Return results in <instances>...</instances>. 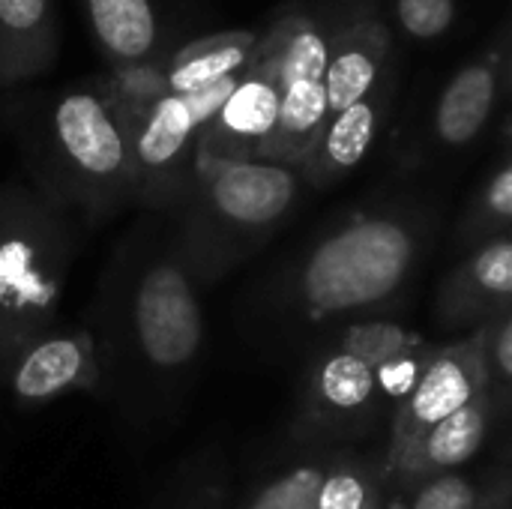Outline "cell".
<instances>
[{
    "instance_id": "4dcf8cb0",
    "label": "cell",
    "mask_w": 512,
    "mask_h": 509,
    "mask_svg": "<svg viewBox=\"0 0 512 509\" xmlns=\"http://www.w3.org/2000/svg\"><path fill=\"white\" fill-rule=\"evenodd\" d=\"M501 237H507V240H512V225H510V228H507V231H504V234H501Z\"/></svg>"
},
{
    "instance_id": "8992f818",
    "label": "cell",
    "mask_w": 512,
    "mask_h": 509,
    "mask_svg": "<svg viewBox=\"0 0 512 509\" xmlns=\"http://www.w3.org/2000/svg\"><path fill=\"white\" fill-rule=\"evenodd\" d=\"M240 75L189 96H162L147 111L123 117L135 174V204L147 213H171L195 180L198 141L234 93Z\"/></svg>"
},
{
    "instance_id": "e0dca14e",
    "label": "cell",
    "mask_w": 512,
    "mask_h": 509,
    "mask_svg": "<svg viewBox=\"0 0 512 509\" xmlns=\"http://www.w3.org/2000/svg\"><path fill=\"white\" fill-rule=\"evenodd\" d=\"M81 6L111 69L153 63L171 54L156 0H81Z\"/></svg>"
},
{
    "instance_id": "4316f807",
    "label": "cell",
    "mask_w": 512,
    "mask_h": 509,
    "mask_svg": "<svg viewBox=\"0 0 512 509\" xmlns=\"http://www.w3.org/2000/svg\"><path fill=\"white\" fill-rule=\"evenodd\" d=\"M486 369L489 384L501 402V408H512V309L489 321L486 327Z\"/></svg>"
},
{
    "instance_id": "9c48e42d",
    "label": "cell",
    "mask_w": 512,
    "mask_h": 509,
    "mask_svg": "<svg viewBox=\"0 0 512 509\" xmlns=\"http://www.w3.org/2000/svg\"><path fill=\"white\" fill-rule=\"evenodd\" d=\"M330 21V63L324 75L330 117L369 96L396 63V36L378 0L321 6Z\"/></svg>"
},
{
    "instance_id": "603a6c76",
    "label": "cell",
    "mask_w": 512,
    "mask_h": 509,
    "mask_svg": "<svg viewBox=\"0 0 512 509\" xmlns=\"http://www.w3.org/2000/svg\"><path fill=\"white\" fill-rule=\"evenodd\" d=\"M159 509H231V474L219 447L192 453L174 474Z\"/></svg>"
},
{
    "instance_id": "5b68a950",
    "label": "cell",
    "mask_w": 512,
    "mask_h": 509,
    "mask_svg": "<svg viewBox=\"0 0 512 509\" xmlns=\"http://www.w3.org/2000/svg\"><path fill=\"white\" fill-rule=\"evenodd\" d=\"M54 201L75 207L87 225H105L135 204L129 135L102 81L63 90L48 114Z\"/></svg>"
},
{
    "instance_id": "1f68e13d",
    "label": "cell",
    "mask_w": 512,
    "mask_h": 509,
    "mask_svg": "<svg viewBox=\"0 0 512 509\" xmlns=\"http://www.w3.org/2000/svg\"><path fill=\"white\" fill-rule=\"evenodd\" d=\"M333 3H342V0H324V6H333Z\"/></svg>"
},
{
    "instance_id": "2e32d148",
    "label": "cell",
    "mask_w": 512,
    "mask_h": 509,
    "mask_svg": "<svg viewBox=\"0 0 512 509\" xmlns=\"http://www.w3.org/2000/svg\"><path fill=\"white\" fill-rule=\"evenodd\" d=\"M330 63V21L321 9L288 6L261 33L252 54L255 69L267 72L279 90L297 81H324Z\"/></svg>"
},
{
    "instance_id": "484cf974",
    "label": "cell",
    "mask_w": 512,
    "mask_h": 509,
    "mask_svg": "<svg viewBox=\"0 0 512 509\" xmlns=\"http://www.w3.org/2000/svg\"><path fill=\"white\" fill-rule=\"evenodd\" d=\"M489 486L483 489L477 480L453 471L435 477L411 492V504L405 509H480L486 501Z\"/></svg>"
},
{
    "instance_id": "f1b7e54d",
    "label": "cell",
    "mask_w": 512,
    "mask_h": 509,
    "mask_svg": "<svg viewBox=\"0 0 512 509\" xmlns=\"http://www.w3.org/2000/svg\"><path fill=\"white\" fill-rule=\"evenodd\" d=\"M504 96L512 99V33L507 36V54H504Z\"/></svg>"
},
{
    "instance_id": "9a60e30c",
    "label": "cell",
    "mask_w": 512,
    "mask_h": 509,
    "mask_svg": "<svg viewBox=\"0 0 512 509\" xmlns=\"http://www.w3.org/2000/svg\"><path fill=\"white\" fill-rule=\"evenodd\" d=\"M279 105H282L279 84L267 72L249 66L240 75L234 93L204 126L198 141V156L234 159V162L261 159L279 117Z\"/></svg>"
},
{
    "instance_id": "30bf717a",
    "label": "cell",
    "mask_w": 512,
    "mask_h": 509,
    "mask_svg": "<svg viewBox=\"0 0 512 509\" xmlns=\"http://www.w3.org/2000/svg\"><path fill=\"white\" fill-rule=\"evenodd\" d=\"M3 393L18 411H39L69 393L102 396V360L90 327H51L12 363Z\"/></svg>"
},
{
    "instance_id": "f546056e",
    "label": "cell",
    "mask_w": 512,
    "mask_h": 509,
    "mask_svg": "<svg viewBox=\"0 0 512 509\" xmlns=\"http://www.w3.org/2000/svg\"><path fill=\"white\" fill-rule=\"evenodd\" d=\"M504 144L510 147V153H512V114L504 120Z\"/></svg>"
},
{
    "instance_id": "277c9868",
    "label": "cell",
    "mask_w": 512,
    "mask_h": 509,
    "mask_svg": "<svg viewBox=\"0 0 512 509\" xmlns=\"http://www.w3.org/2000/svg\"><path fill=\"white\" fill-rule=\"evenodd\" d=\"M72 255V222L60 201L0 189V396L15 357L57 324Z\"/></svg>"
},
{
    "instance_id": "5bb4252c",
    "label": "cell",
    "mask_w": 512,
    "mask_h": 509,
    "mask_svg": "<svg viewBox=\"0 0 512 509\" xmlns=\"http://www.w3.org/2000/svg\"><path fill=\"white\" fill-rule=\"evenodd\" d=\"M399 90V69L396 63L387 69V75L381 78V84L363 96L360 102L348 105L345 111L333 114L327 120V129L315 147V153L309 156V162L303 165V183L312 189H330L339 180H345L375 147L384 120L393 108Z\"/></svg>"
},
{
    "instance_id": "cb8c5ba5",
    "label": "cell",
    "mask_w": 512,
    "mask_h": 509,
    "mask_svg": "<svg viewBox=\"0 0 512 509\" xmlns=\"http://www.w3.org/2000/svg\"><path fill=\"white\" fill-rule=\"evenodd\" d=\"M512 225V156L483 183L462 225V237L474 246L501 237Z\"/></svg>"
},
{
    "instance_id": "7a4b0ae2",
    "label": "cell",
    "mask_w": 512,
    "mask_h": 509,
    "mask_svg": "<svg viewBox=\"0 0 512 509\" xmlns=\"http://www.w3.org/2000/svg\"><path fill=\"white\" fill-rule=\"evenodd\" d=\"M429 231V213L414 204L345 213L264 288V315L288 330L381 318L414 279Z\"/></svg>"
},
{
    "instance_id": "d4e9b609",
    "label": "cell",
    "mask_w": 512,
    "mask_h": 509,
    "mask_svg": "<svg viewBox=\"0 0 512 509\" xmlns=\"http://www.w3.org/2000/svg\"><path fill=\"white\" fill-rule=\"evenodd\" d=\"M459 18V0H393L390 27L411 42H435L444 39Z\"/></svg>"
},
{
    "instance_id": "3957f363",
    "label": "cell",
    "mask_w": 512,
    "mask_h": 509,
    "mask_svg": "<svg viewBox=\"0 0 512 509\" xmlns=\"http://www.w3.org/2000/svg\"><path fill=\"white\" fill-rule=\"evenodd\" d=\"M303 192L297 168L267 159L195 162L189 195L174 213L180 249L204 288L246 264L288 222Z\"/></svg>"
},
{
    "instance_id": "d6a6232c",
    "label": "cell",
    "mask_w": 512,
    "mask_h": 509,
    "mask_svg": "<svg viewBox=\"0 0 512 509\" xmlns=\"http://www.w3.org/2000/svg\"><path fill=\"white\" fill-rule=\"evenodd\" d=\"M510 501H512V495H510Z\"/></svg>"
},
{
    "instance_id": "83f0119b",
    "label": "cell",
    "mask_w": 512,
    "mask_h": 509,
    "mask_svg": "<svg viewBox=\"0 0 512 509\" xmlns=\"http://www.w3.org/2000/svg\"><path fill=\"white\" fill-rule=\"evenodd\" d=\"M512 477L510 474H501V477H495L492 480V486H489V492H486V501H483V507L480 509H512Z\"/></svg>"
},
{
    "instance_id": "7402d4cb",
    "label": "cell",
    "mask_w": 512,
    "mask_h": 509,
    "mask_svg": "<svg viewBox=\"0 0 512 509\" xmlns=\"http://www.w3.org/2000/svg\"><path fill=\"white\" fill-rule=\"evenodd\" d=\"M315 509H393L381 471V456L369 459L348 447H339Z\"/></svg>"
},
{
    "instance_id": "44dd1931",
    "label": "cell",
    "mask_w": 512,
    "mask_h": 509,
    "mask_svg": "<svg viewBox=\"0 0 512 509\" xmlns=\"http://www.w3.org/2000/svg\"><path fill=\"white\" fill-rule=\"evenodd\" d=\"M276 471L261 477L234 509H315L339 447H294Z\"/></svg>"
},
{
    "instance_id": "ac0fdd59",
    "label": "cell",
    "mask_w": 512,
    "mask_h": 509,
    "mask_svg": "<svg viewBox=\"0 0 512 509\" xmlns=\"http://www.w3.org/2000/svg\"><path fill=\"white\" fill-rule=\"evenodd\" d=\"M60 48L54 0H0V87L48 72Z\"/></svg>"
},
{
    "instance_id": "ffe728a7",
    "label": "cell",
    "mask_w": 512,
    "mask_h": 509,
    "mask_svg": "<svg viewBox=\"0 0 512 509\" xmlns=\"http://www.w3.org/2000/svg\"><path fill=\"white\" fill-rule=\"evenodd\" d=\"M327 120H330V102H327L324 81H297L285 87L279 117L261 159L303 171V165L309 162L327 129Z\"/></svg>"
},
{
    "instance_id": "8fae6325",
    "label": "cell",
    "mask_w": 512,
    "mask_h": 509,
    "mask_svg": "<svg viewBox=\"0 0 512 509\" xmlns=\"http://www.w3.org/2000/svg\"><path fill=\"white\" fill-rule=\"evenodd\" d=\"M501 411L504 408H501L495 390L489 387L471 405H465L462 411L450 414L435 429H429L390 468H381L390 501L396 492H414L423 483L444 477V474H453L462 465H468L483 450V444L492 435Z\"/></svg>"
},
{
    "instance_id": "ba28073f",
    "label": "cell",
    "mask_w": 512,
    "mask_h": 509,
    "mask_svg": "<svg viewBox=\"0 0 512 509\" xmlns=\"http://www.w3.org/2000/svg\"><path fill=\"white\" fill-rule=\"evenodd\" d=\"M486 330L477 327L465 339L435 348L411 396L393 411L387 447L381 453V468H390L405 450H411L429 429H435L450 414L471 405L486 393Z\"/></svg>"
},
{
    "instance_id": "6da1fadb",
    "label": "cell",
    "mask_w": 512,
    "mask_h": 509,
    "mask_svg": "<svg viewBox=\"0 0 512 509\" xmlns=\"http://www.w3.org/2000/svg\"><path fill=\"white\" fill-rule=\"evenodd\" d=\"M204 285L180 249L174 213H147L114 246L99 288L102 396L135 429L171 423L201 369Z\"/></svg>"
},
{
    "instance_id": "4fadbf2b",
    "label": "cell",
    "mask_w": 512,
    "mask_h": 509,
    "mask_svg": "<svg viewBox=\"0 0 512 509\" xmlns=\"http://www.w3.org/2000/svg\"><path fill=\"white\" fill-rule=\"evenodd\" d=\"M512 309V240L474 246L441 282L435 318L447 330H477Z\"/></svg>"
},
{
    "instance_id": "52a82bcc",
    "label": "cell",
    "mask_w": 512,
    "mask_h": 509,
    "mask_svg": "<svg viewBox=\"0 0 512 509\" xmlns=\"http://www.w3.org/2000/svg\"><path fill=\"white\" fill-rule=\"evenodd\" d=\"M375 360L351 351L342 339H327L306 366L297 411L291 420L294 447H345L366 438L387 405L378 387Z\"/></svg>"
},
{
    "instance_id": "d6986e66",
    "label": "cell",
    "mask_w": 512,
    "mask_h": 509,
    "mask_svg": "<svg viewBox=\"0 0 512 509\" xmlns=\"http://www.w3.org/2000/svg\"><path fill=\"white\" fill-rule=\"evenodd\" d=\"M261 33L255 30H222L201 39L186 42L183 48L171 51L165 63V93L168 96H189L207 90L225 78L243 75L252 63Z\"/></svg>"
},
{
    "instance_id": "7c38bea8",
    "label": "cell",
    "mask_w": 512,
    "mask_h": 509,
    "mask_svg": "<svg viewBox=\"0 0 512 509\" xmlns=\"http://www.w3.org/2000/svg\"><path fill=\"white\" fill-rule=\"evenodd\" d=\"M504 54L507 36H498L447 78L432 108V138L438 147L462 150L483 135L504 99Z\"/></svg>"
}]
</instances>
